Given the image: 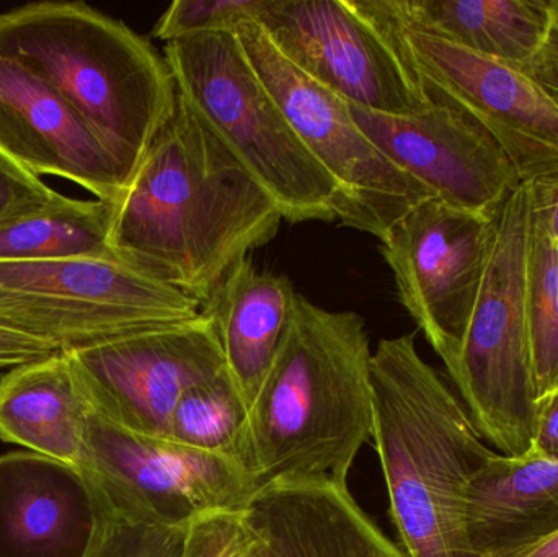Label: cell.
I'll return each instance as SVG.
<instances>
[{"mask_svg":"<svg viewBox=\"0 0 558 557\" xmlns=\"http://www.w3.org/2000/svg\"><path fill=\"white\" fill-rule=\"evenodd\" d=\"M402 28L445 39L485 58L521 65L536 55L550 22V0H376Z\"/></svg>","mask_w":558,"mask_h":557,"instance_id":"44dd1931","label":"cell"},{"mask_svg":"<svg viewBox=\"0 0 558 557\" xmlns=\"http://www.w3.org/2000/svg\"><path fill=\"white\" fill-rule=\"evenodd\" d=\"M186 532L98 509L97 532L85 557H183Z\"/></svg>","mask_w":558,"mask_h":557,"instance_id":"d4e9b609","label":"cell"},{"mask_svg":"<svg viewBox=\"0 0 558 557\" xmlns=\"http://www.w3.org/2000/svg\"><path fill=\"white\" fill-rule=\"evenodd\" d=\"M373 440L407 557H477L468 535V491L495 451L461 399L420 356L415 334L373 352Z\"/></svg>","mask_w":558,"mask_h":557,"instance_id":"3957f363","label":"cell"},{"mask_svg":"<svg viewBox=\"0 0 558 557\" xmlns=\"http://www.w3.org/2000/svg\"><path fill=\"white\" fill-rule=\"evenodd\" d=\"M58 195L41 177L23 169L0 150V222L46 205Z\"/></svg>","mask_w":558,"mask_h":557,"instance_id":"83f0119b","label":"cell"},{"mask_svg":"<svg viewBox=\"0 0 558 557\" xmlns=\"http://www.w3.org/2000/svg\"><path fill=\"white\" fill-rule=\"evenodd\" d=\"M498 215L425 199L380 241L397 294L448 373L454 368L498 238Z\"/></svg>","mask_w":558,"mask_h":557,"instance_id":"8fae6325","label":"cell"},{"mask_svg":"<svg viewBox=\"0 0 558 557\" xmlns=\"http://www.w3.org/2000/svg\"><path fill=\"white\" fill-rule=\"evenodd\" d=\"M169 440L248 471V409L228 370L183 392L170 417Z\"/></svg>","mask_w":558,"mask_h":557,"instance_id":"603a6c76","label":"cell"},{"mask_svg":"<svg viewBox=\"0 0 558 557\" xmlns=\"http://www.w3.org/2000/svg\"><path fill=\"white\" fill-rule=\"evenodd\" d=\"M526 314L537 399L558 388V249L531 215Z\"/></svg>","mask_w":558,"mask_h":557,"instance_id":"cb8c5ba5","label":"cell"},{"mask_svg":"<svg viewBox=\"0 0 558 557\" xmlns=\"http://www.w3.org/2000/svg\"><path fill=\"white\" fill-rule=\"evenodd\" d=\"M373 352L366 324L299 294L277 360L248 411V471L258 489L333 484L373 438Z\"/></svg>","mask_w":558,"mask_h":557,"instance_id":"7a4b0ae2","label":"cell"},{"mask_svg":"<svg viewBox=\"0 0 558 557\" xmlns=\"http://www.w3.org/2000/svg\"><path fill=\"white\" fill-rule=\"evenodd\" d=\"M234 33L308 153L337 183L341 226L383 241L403 216L435 196L364 134L347 100L294 68L255 20Z\"/></svg>","mask_w":558,"mask_h":557,"instance_id":"ba28073f","label":"cell"},{"mask_svg":"<svg viewBox=\"0 0 558 557\" xmlns=\"http://www.w3.org/2000/svg\"><path fill=\"white\" fill-rule=\"evenodd\" d=\"M114 203L59 193L32 211L0 222V262H51L113 257Z\"/></svg>","mask_w":558,"mask_h":557,"instance_id":"7402d4cb","label":"cell"},{"mask_svg":"<svg viewBox=\"0 0 558 557\" xmlns=\"http://www.w3.org/2000/svg\"><path fill=\"white\" fill-rule=\"evenodd\" d=\"M523 185L530 193L531 215L543 225L558 249V173Z\"/></svg>","mask_w":558,"mask_h":557,"instance_id":"1f68e13d","label":"cell"},{"mask_svg":"<svg viewBox=\"0 0 558 557\" xmlns=\"http://www.w3.org/2000/svg\"><path fill=\"white\" fill-rule=\"evenodd\" d=\"M0 56L35 72L77 111L126 186L179 100L153 43L85 2L48 0L0 13Z\"/></svg>","mask_w":558,"mask_h":557,"instance_id":"277c9868","label":"cell"},{"mask_svg":"<svg viewBox=\"0 0 558 557\" xmlns=\"http://www.w3.org/2000/svg\"><path fill=\"white\" fill-rule=\"evenodd\" d=\"M530 226V193L521 183L501 208L494 254L449 372L481 437L507 457L531 450L537 404L526 314Z\"/></svg>","mask_w":558,"mask_h":557,"instance_id":"8992f818","label":"cell"},{"mask_svg":"<svg viewBox=\"0 0 558 557\" xmlns=\"http://www.w3.org/2000/svg\"><path fill=\"white\" fill-rule=\"evenodd\" d=\"M78 470L98 509L170 529H189L209 513L245 512L258 493L241 464L124 431L92 409Z\"/></svg>","mask_w":558,"mask_h":557,"instance_id":"9c48e42d","label":"cell"},{"mask_svg":"<svg viewBox=\"0 0 558 557\" xmlns=\"http://www.w3.org/2000/svg\"><path fill=\"white\" fill-rule=\"evenodd\" d=\"M418 113H374L348 104L367 137L436 198L498 215L521 180L497 141L464 111L432 97Z\"/></svg>","mask_w":558,"mask_h":557,"instance_id":"5bb4252c","label":"cell"},{"mask_svg":"<svg viewBox=\"0 0 558 557\" xmlns=\"http://www.w3.org/2000/svg\"><path fill=\"white\" fill-rule=\"evenodd\" d=\"M97 525L78 468L35 451L0 457V557H85Z\"/></svg>","mask_w":558,"mask_h":557,"instance_id":"2e32d148","label":"cell"},{"mask_svg":"<svg viewBox=\"0 0 558 557\" xmlns=\"http://www.w3.org/2000/svg\"><path fill=\"white\" fill-rule=\"evenodd\" d=\"M163 58L179 94L274 196L282 219H340L337 183L308 153L234 32L166 43Z\"/></svg>","mask_w":558,"mask_h":557,"instance_id":"5b68a950","label":"cell"},{"mask_svg":"<svg viewBox=\"0 0 558 557\" xmlns=\"http://www.w3.org/2000/svg\"><path fill=\"white\" fill-rule=\"evenodd\" d=\"M553 2V22L533 58L518 65L558 105V0Z\"/></svg>","mask_w":558,"mask_h":557,"instance_id":"f1b7e54d","label":"cell"},{"mask_svg":"<svg viewBox=\"0 0 558 557\" xmlns=\"http://www.w3.org/2000/svg\"><path fill=\"white\" fill-rule=\"evenodd\" d=\"M262 542L245 512L209 513L189 526L183 557H262Z\"/></svg>","mask_w":558,"mask_h":557,"instance_id":"4316f807","label":"cell"},{"mask_svg":"<svg viewBox=\"0 0 558 557\" xmlns=\"http://www.w3.org/2000/svg\"><path fill=\"white\" fill-rule=\"evenodd\" d=\"M517 557H558V532Z\"/></svg>","mask_w":558,"mask_h":557,"instance_id":"d6a6232c","label":"cell"},{"mask_svg":"<svg viewBox=\"0 0 558 557\" xmlns=\"http://www.w3.org/2000/svg\"><path fill=\"white\" fill-rule=\"evenodd\" d=\"M274 196L179 94L175 111L114 203L110 244L203 307L281 228Z\"/></svg>","mask_w":558,"mask_h":557,"instance_id":"6da1fadb","label":"cell"},{"mask_svg":"<svg viewBox=\"0 0 558 557\" xmlns=\"http://www.w3.org/2000/svg\"><path fill=\"white\" fill-rule=\"evenodd\" d=\"M65 352L92 411L156 438H169L170 417L186 389L228 370L205 311L195 319Z\"/></svg>","mask_w":558,"mask_h":557,"instance_id":"7c38bea8","label":"cell"},{"mask_svg":"<svg viewBox=\"0 0 558 557\" xmlns=\"http://www.w3.org/2000/svg\"><path fill=\"white\" fill-rule=\"evenodd\" d=\"M298 296L286 275L260 270L248 257L229 271L203 307L215 323L229 375L248 411L277 360Z\"/></svg>","mask_w":558,"mask_h":557,"instance_id":"d6986e66","label":"cell"},{"mask_svg":"<svg viewBox=\"0 0 558 557\" xmlns=\"http://www.w3.org/2000/svg\"><path fill=\"white\" fill-rule=\"evenodd\" d=\"M59 347L0 323V370L15 368L59 352Z\"/></svg>","mask_w":558,"mask_h":557,"instance_id":"f546056e","label":"cell"},{"mask_svg":"<svg viewBox=\"0 0 558 557\" xmlns=\"http://www.w3.org/2000/svg\"><path fill=\"white\" fill-rule=\"evenodd\" d=\"M268 0H177L162 13L153 36L170 43L203 33L235 32L245 20H257Z\"/></svg>","mask_w":558,"mask_h":557,"instance_id":"484cf974","label":"cell"},{"mask_svg":"<svg viewBox=\"0 0 558 557\" xmlns=\"http://www.w3.org/2000/svg\"><path fill=\"white\" fill-rule=\"evenodd\" d=\"M203 306L113 257L0 262V323L81 350L195 319Z\"/></svg>","mask_w":558,"mask_h":557,"instance_id":"52a82bcc","label":"cell"},{"mask_svg":"<svg viewBox=\"0 0 558 557\" xmlns=\"http://www.w3.org/2000/svg\"><path fill=\"white\" fill-rule=\"evenodd\" d=\"M255 22L294 68L354 107L403 117L433 101L373 0H268Z\"/></svg>","mask_w":558,"mask_h":557,"instance_id":"30bf717a","label":"cell"},{"mask_svg":"<svg viewBox=\"0 0 558 557\" xmlns=\"http://www.w3.org/2000/svg\"><path fill=\"white\" fill-rule=\"evenodd\" d=\"M0 150L35 175L77 183L104 202L126 189L123 170L77 111L35 72L0 56Z\"/></svg>","mask_w":558,"mask_h":557,"instance_id":"9a60e30c","label":"cell"},{"mask_svg":"<svg viewBox=\"0 0 558 557\" xmlns=\"http://www.w3.org/2000/svg\"><path fill=\"white\" fill-rule=\"evenodd\" d=\"M465 517L477 557H517L556 535L557 461L495 453L471 481Z\"/></svg>","mask_w":558,"mask_h":557,"instance_id":"ac0fdd59","label":"cell"},{"mask_svg":"<svg viewBox=\"0 0 558 557\" xmlns=\"http://www.w3.org/2000/svg\"><path fill=\"white\" fill-rule=\"evenodd\" d=\"M262 557H407L354 502L348 487L275 484L245 510Z\"/></svg>","mask_w":558,"mask_h":557,"instance_id":"e0dca14e","label":"cell"},{"mask_svg":"<svg viewBox=\"0 0 558 557\" xmlns=\"http://www.w3.org/2000/svg\"><path fill=\"white\" fill-rule=\"evenodd\" d=\"M531 450L558 463V388L537 399Z\"/></svg>","mask_w":558,"mask_h":557,"instance_id":"4dcf8cb0","label":"cell"},{"mask_svg":"<svg viewBox=\"0 0 558 557\" xmlns=\"http://www.w3.org/2000/svg\"><path fill=\"white\" fill-rule=\"evenodd\" d=\"M90 404L65 350L0 378V438L78 468Z\"/></svg>","mask_w":558,"mask_h":557,"instance_id":"ffe728a7","label":"cell"},{"mask_svg":"<svg viewBox=\"0 0 558 557\" xmlns=\"http://www.w3.org/2000/svg\"><path fill=\"white\" fill-rule=\"evenodd\" d=\"M410 68L428 90L474 118L507 154L521 183L558 173V105L518 65L390 22Z\"/></svg>","mask_w":558,"mask_h":557,"instance_id":"4fadbf2b","label":"cell"}]
</instances>
